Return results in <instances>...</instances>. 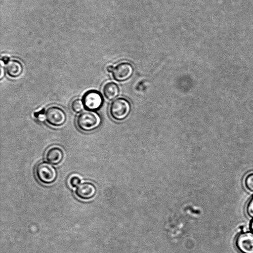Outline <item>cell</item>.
<instances>
[{
	"label": "cell",
	"mask_w": 253,
	"mask_h": 253,
	"mask_svg": "<svg viewBox=\"0 0 253 253\" xmlns=\"http://www.w3.org/2000/svg\"><path fill=\"white\" fill-rule=\"evenodd\" d=\"M76 123L80 130L89 132L96 130L99 127L101 119L97 113L86 111L81 113L78 116Z\"/></svg>",
	"instance_id": "cell-1"
},
{
	"label": "cell",
	"mask_w": 253,
	"mask_h": 253,
	"mask_svg": "<svg viewBox=\"0 0 253 253\" xmlns=\"http://www.w3.org/2000/svg\"><path fill=\"white\" fill-rule=\"evenodd\" d=\"M35 174L42 184L49 185L54 183L57 177V170L52 165L47 162L39 163L35 168Z\"/></svg>",
	"instance_id": "cell-2"
},
{
	"label": "cell",
	"mask_w": 253,
	"mask_h": 253,
	"mask_svg": "<svg viewBox=\"0 0 253 253\" xmlns=\"http://www.w3.org/2000/svg\"><path fill=\"white\" fill-rule=\"evenodd\" d=\"M131 104L126 98L123 97L114 99L110 104L109 114L114 120L121 121L125 119L130 114Z\"/></svg>",
	"instance_id": "cell-3"
},
{
	"label": "cell",
	"mask_w": 253,
	"mask_h": 253,
	"mask_svg": "<svg viewBox=\"0 0 253 253\" xmlns=\"http://www.w3.org/2000/svg\"><path fill=\"white\" fill-rule=\"evenodd\" d=\"M45 121L50 126L58 127L63 126L67 121L65 111L57 106L48 107L44 112Z\"/></svg>",
	"instance_id": "cell-4"
},
{
	"label": "cell",
	"mask_w": 253,
	"mask_h": 253,
	"mask_svg": "<svg viewBox=\"0 0 253 253\" xmlns=\"http://www.w3.org/2000/svg\"><path fill=\"white\" fill-rule=\"evenodd\" d=\"M84 109L86 111L95 112L102 106L103 97L101 92L96 89H89L82 96Z\"/></svg>",
	"instance_id": "cell-5"
},
{
	"label": "cell",
	"mask_w": 253,
	"mask_h": 253,
	"mask_svg": "<svg viewBox=\"0 0 253 253\" xmlns=\"http://www.w3.org/2000/svg\"><path fill=\"white\" fill-rule=\"evenodd\" d=\"M234 245L240 253H253V233L247 231L238 234L235 239Z\"/></svg>",
	"instance_id": "cell-6"
},
{
	"label": "cell",
	"mask_w": 253,
	"mask_h": 253,
	"mask_svg": "<svg viewBox=\"0 0 253 253\" xmlns=\"http://www.w3.org/2000/svg\"><path fill=\"white\" fill-rule=\"evenodd\" d=\"M133 71V67L130 63L121 62L114 67L111 73L115 80L124 82L131 77Z\"/></svg>",
	"instance_id": "cell-7"
},
{
	"label": "cell",
	"mask_w": 253,
	"mask_h": 253,
	"mask_svg": "<svg viewBox=\"0 0 253 253\" xmlns=\"http://www.w3.org/2000/svg\"><path fill=\"white\" fill-rule=\"evenodd\" d=\"M96 192V187L93 183L85 182L81 183L76 188L75 195L79 199L86 201L93 198Z\"/></svg>",
	"instance_id": "cell-8"
},
{
	"label": "cell",
	"mask_w": 253,
	"mask_h": 253,
	"mask_svg": "<svg viewBox=\"0 0 253 253\" xmlns=\"http://www.w3.org/2000/svg\"><path fill=\"white\" fill-rule=\"evenodd\" d=\"M46 161L53 165L60 164L64 158V152L61 148L53 146L47 149L45 154Z\"/></svg>",
	"instance_id": "cell-9"
},
{
	"label": "cell",
	"mask_w": 253,
	"mask_h": 253,
	"mask_svg": "<svg viewBox=\"0 0 253 253\" xmlns=\"http://www.w3.org/2000/svg\"><path fill=\"white\" fill-rule=\"evenodd\" d=\"M23 70L22 63L17 59H10L5 66L6 73L11 78L15 79L19 77L23 73Z\"/></svg>",
	"instance_id": "cell-10"
},
{
	"label": "cell",
	"mask_w": 253,
	"mask_h": 253,
	"mask_svg": "<svg viewBox=\"0 0 253 253\" xmlns=\"http://www.w3.org/2000/svg\"><path fill=\"white\" fill-rule=\"evenodd\" d=\"M119 87L118 84L111 81L105 83L102 87V93L107 100L115 99L119 94Z\"/></svg>",
	"instance_id": "cell-11"
},
{
	"label": "cell",
	"mask_w": 253,
	"mask_h": 253,
	"mask_svg": "<svg viewBox=\"0 0 253 253\" xmlns=\"http://www.w3.org/2000/svg\"><path fill=\"white\" fill-rule=\"evenodd\" d=\"M70 108L74 113H81L84 109L82 99L79 98L73 99L71 102Z\"/></svg>",
	"instance_id": "cell-12"
},
{
	"label": "cell",
	"mask_w": 253,
	"mask_h": 253,
	"mask_svg": "<svg viewBox=\"0 0 253 253\" xmlns=\"http://www.w3.org/2000/svg\"><path fill=\"white\" fill-rule=\"evenodd\" d=\"M244 184L247 190L253 192V172L248 173L245 177Z\"/></svg>",
	"instance_id": "cell-13"
},
{
	"label": "cell",
	"mask_w": 253,
	"mask_h": 253,
	"mask_svg": "<svg viewBox=\"0 0 253 253\" xmlns=\"http://www.w3.org/2000/svg\"><path fill=\"white\" fill-rule=\"evenodd\" d=\"M81 183V179L78 175L72 174L68 178V184L71 187L76 188Z\"/></svg>",
	"instance_id": "cell-14"
},
{
	"label": "cell",
	"mask_w": 253,
	"mask_h": 253,
	"mask_svg": "<svg viewBox=\"0 0 253 253\" xmlns=\"http://www.w3.org/2000/svg\"><path fill=\"white\" fill-rule=\"evenodd\" d=\"M245 211L249 217L253 218V196L247 202Z\"/></svg>",
	"instance_id": "cell-15"
},
{
	"label": "cell",
	"mask_w": 253,
	"mask_h": 253,
	"mask_svg": "<svg viewBox=\"0 0 253 253\" xmlns=\"http://www.w3.org/2000/svg\"><path fill=\"white\" fill-rule=\"evenodd\" d=\"M0 80H1L4 77L6 73L5 68H4V66L2 65V63L1 62L0 64Z\"/></svg>",
	"instance_id": "cell-16"
},
{
	"label": "cell",
	"mask_w": 253,
	"mask_h": 253,
	"mask_svg": "<svg viewBox=\"0 0 253 253\" xmlns=\"http://www.w3.org/2000/svg\"><path fill=\"white\" fill-rule=\"evenodd\" d=\"M10 60V58L7 56H2L1 57V62L5 65H6Z\"/></svg>",
	"instance_id": "cell-17"
},
{
	"label": "cell",
	"mask_w": 253,
	"mask_h": 253,
	"mask_svg": "<svg viewBox=\"0 0 253 253\" xmlns=\"http://www.w3.org/2000/svg\"><path fill=\"white\" fill-rule=\"evenodd\" d=\"M113 68H114V67L112 65H109L107 66L106 70L109 73H112Z\"/></svg>",
	"instance_id": "cell-18"
},
{
	"label": "cell",
	"mask_w": 253,
	"mask_h": 253,
	"mask_svg": "<svg viewBox=\"0 0 253 253\" xmlns=\"http://www.w3.org/2000/svg\"><path fill=\"white\" fill-rule=\"evenodd\" d=\"M250 229L251 230V231H252L253 233V218L250 222Z\"/></svg>",
	"instance_id": "cell-19"
}]
</instances>
